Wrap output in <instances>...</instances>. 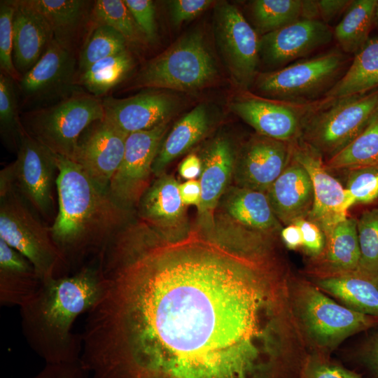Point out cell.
<instances>
[{"mask_svg":"<svg viewBox=\"0 0 378 378\" xmlns=\"http://www.w3.org/2000/svg\"><path fill=\"white\" fill-rule=\"evenodd\" d=\"M216 73L214 59L203 35L195 31L182 36L148 61L134 81L138 88L190 91L209 84Z\"/></svg>","mask_w":378,"mask_h":378,"instance_id":"7","label":"cell"},{"mask_svg":"<svg viewBox=\"0 0 378 378\" xmlns=\"http://www.w3.org/2000/svg\"><path fill=\"white\" fill-rule=\"evenodd\" d=\"M316 2L319 19L328 24L338 15L346 11L352 0H318Z\"/></svg>","mask_w":378,"mask_h":378,"instance_id":"47","label":"cell"},{"mask_svg":"<svg viewBox=\"0 0 378 378\" xmlns=\"http://www.w3.org/2000/svg\"><path fill=\"white\" fill-rule=\"evenodd\" d=\"M58 211L51 237L67 263L98 253L124 225L130 211L120 206L73 160L56 155Z\"/></svg>","mask_w":378,"mask_h":378,"instance_id":"3","label":"cell"},{"mask_svg":"<svg viewBox=\"0 0 378 378\" xmlns=\"http://www.w3.org/2000/svg\"><path fill=\"white\" fill-rule=\"evenodd\" d=\"M302 378H364L358 372L331 362L329 357L309 354Z\"/></svg>","mask_w":378,"mask_h":378,"instance_id":"41","label":"cell"},{"mask_svg":"<svg viewBox=\"0 0 378 378\" xmlns=\"http://www.w3.org/2000/svg\"><path fill=\"white\" fill-rule=\"evenodd\" d=\"M43 281L32 264L0 238V303L20 308L31 300Z\"/></svg>","mask_w":378,"mask_h":378,"instance_id":"25","label":"cell"},{"mask_svg":"<svg viewBox=\"0 0 378 378\" xmlns=\"http://www.w3.org/2000/svg\"><path fill=\"white\" fill-rule=\"evenodd\" d=\"M251 12L255 31L264 35L304 18V0H255Z\"/></svg>","mask_w":378,"mask_h":378,"instance_id":"34","label":"cell"},{"mask_svg":"<svg viewBox=\"0 0 378 378\" xmlns=\"http://www.w3.org/2000/svg\"><path fill=\"white\" fill-rule=\"evenodd\" d=\"M378 0H352L333 37L344 53L356 54L370 38Z\"/></svg>","mask_w":378,"mask_h":378,"instance_id":"31","label":"cell"},{"mask_svg":"<svg viewBox=\"0 0 378 378\" xmlns=\"http://www.w3.org/2000/svg\"><path fill=\"white\" fill-rule=\"evenodd\" d=\"M280 236L285 245L290 250L302 247V234L300 227L296 223L284 226Z\"/></svg>","mask_w":378,"mask_h":378,"instance_id":"50","label":"cell"},{"mask_svg":"<svg viewBox=\"0 0 378 378\" xmlns=\"http://www.w3.org/2000/svg\"><path fill=\"white\" fill-rule=\"evenodd\" d=\"M12 2L15 6L13 59L15 69L22 76L40 59L54 36L38 11L23 0Z\"/></svg>","mask_w":378,"mask_h":378,"instance_id":"23","label":"cell"},{"mask_svg":"<svg viewBox=\"0 0 378 378\" xmlns=\"http://www.w3.org/2000/svg\"><path fill=\"white\" fill-rule=\"evenodd\" d=\"M292 155L306 169L314 190V204L307 219L326 234L346 218L356 204L349 191L324 167L322 158L300 141L293 144Z\"/></svg>","mask_w":378,"mask_h":378,"instance_id":"15","label":"cell"},{"mask_svg":"<svg viewBox=\"0 0 378 378\" xmlns=\"http://www.w3.org/2000/svg\"><path fill=\"white\" fill-rule=\"evenodd\" d=\"M378 89V36L370 37L324 97L340 98Z\"/></svg>","mask_w":378,"mask_h":378,"instance_id":"29","label":"cell"},{"mask_svg":"<svg viewBox=\"0 0 378 378\" xmlns=\"http://www.w3.org/2000/svg\"><path fill=\"white\" fill-rule=\"evenodd\" d=\"M323 99L294 102L248 95L232 102L230 108L257 134L294 144L300 139L304 118Z\"/></svg>","mask_w":378,"mask_h":378,"instance_id":"13","label":"cell"},{"mask_svg":"<svg viewBox=\"0 0 378 378\" xmlns=\"http://www.w3.org/2000/svg\"><path fill=\"white\" fill-rule=\"evenodd\" d=\"M345 188L356 204H370L378 200V167L347 171Z\"/></svg>","mask_w":378,"mask_h":378,"instance_id":"40","label":"cell"},{"mask_svg":"<svg viewBox=\"0 0 378 378\" xmlns=\"http://www.w3.org/2000/svg\"><path fill=\"white\" fill-rule=\"evenodd\" d=\"M104 117L102 100L76 91L53 105L28 113L22 123L30 135L55 154L71 160L83 132Z\"/></svg>","mask_w":378,"mask_h":378,"instance_id":"8","label":"cell"},{"mask_svg":"<svg viewBox=\"0 0 378 378\" xmlns=\"http://www.w3.org/2000/svg\"><path fill=\"white\" fill-rule=\"evenodd\" d=\"M325 235L326 243L321 256L327 274L323 275L357 270L360 258L357 220L347 216Z\"/></svg>","mask_w":378,"mask_h":378,"instance_id":"30","label":"cell"},{"mask_svg":"<svg viewBox=\"0 0 378 378\" xmlns=\"http://www.w3.org/2000/svg\"><path fill=\"white\" fill-rule=\"evenodd\" d=\"M293 144L252 136L236 156L233 174L237 186L266 193L290 163Z\"/></svg>","mask_w":378,"mask_h":378,"instance_id":"17","label":"cell"},{"mask_svg":"<svg viewBox=\"0 0 378 378\" xmlns=\"http://www.w3.org/2000/svg\"><path fill=\"white\" fill-rule=\"evenodd\" d=\"M38 11L50 26L54 38L73 52L78 34L87 22L89 1L82 0H23Z\"/></svg>","mask_w":378,"mask_h":378,"instance_id":"27","label":"cell"},{"mask_svg":"<svg viewBox=\"0 0 378 378\" xmlns=\"http://www.w3.org/2000/svg\"><path fill=\"white\" fill-rule=\"evenodd\" d=\"M0 238L23 255L43 281L61 277L68 265L48 228L12 186H0Z\"/></svg>","mask_w":378,"mask_h":378,"instance_id":"6","label":"cell"},{"mask_svg":"<svg viewBox=\"0 0 378 378\" xmlns=\"http://www.w3.org/2000/svg\"><path fill=\"white\" fill-rule=\"evenodd\" d=\"M293 310L312 354L329 357L348 337L378 326V318L353 310L328 297L316 286L290 279Z\"/></svg>","mask_w":378,"mask_h":378,"instance_id":"4","label":"cell"},{"mask_svg":"<svg viewBox=\"0 0 378 378\" xmlns=\"http://www.w3.org/2000/svg\"><path fill=\"white\" fill-rule=\"evenodd\" d=\"M15 6L12 1L0 4V69L2 74L15 81L21 78L13 63V16Z\"/></svg>","mask_w":378,"mask_h":378,"instance_id":"39","label":"cell"},{"mask_svg":"<svg viewBox=\"0 0 378 378\" xmlns=\"http://www.w3.org/2000/svg\"><path fill=\"white\" fill-rule=\"evenodd\" d=\"M89 375L80 359L71 363H46L39 372L30 378H88Z\"/></svg>","mask_w":378,"mask_h":378,"instance_id":"46","label":"cell"},{"mask_svg":"<svg viewBox=\"0 0 378 378\" xmlns=\"http://www.w3.org/2000/svg\"><path fill=\"white\" fill-rule=\"evenodd\" d=\"M377 113L378 89L340 98L324 97L304 118L299 141L325 162L354 140Z\"/></svg>","mask_w":378,"mask_h":378,"instance_id":"5","label":"cell"},{"mask_svg":"<svg viewBox=\"0 0 378 378\" xmlns=\"http://www.w3.org/2000/svg\"><path fill=\"white\" fill-rule=\"evenodd\" d=\"M356 363L368 377L378 378V330L360 349Z\"/></svg>","mask_w":378,"mask_h":378,"instance_id":"45","label":"cell"},{"mask_svg":"<svg viewBox=\"0 0 378 378\" xmlns=\"http://www.w3.org/2000/svg\"><path fill=\"white\" fill-rule=\"evenodd\" d=\"M237 154L227 139H216L206 150L200 175L201 202L199 218L210 228L214 225V213L234 173Z\"/></svg>","mask_w":378,"mask_h":378,"instance_id":"22","label":"cell"},{"mask_svg":"<svg viewBox=\"0 0 378 378\" xmlns=\"http://www.w3.org/2000/svg\"><path fill=\"white\" fill-rule=\"evenodd\" d=\"M148 42L157 38L155 7L151 0H124Z\"/></svg>","mask_w":378,"mask_h":378,"instance_id":"42","label":"cell"},{"mask_svg":"<svg viewBox=\"0 0 378 378\" xmlns=\"http://www.w3.org/2000/svg\"><path fill=\"white\" fill-rule=\"evenodd\" d=\"M210 114L205 104H200L181 118L162 142L153 166L158 176L176 158L188 150L207 132Z\"/></svg>","mask_w":378,"mask_h":378,"instance_id":"28","label":"cell"},{"mask_svg":"<svg viewBox=\"0 0 378 378\" xmlns=\"http://www.w3.org/2000/svg\"><path fill=\"white\" fill-rule=\"evenodd\" d=\"M102 104L104 118L127 134L167 122L176 106L171 95L156 90L125 99L107 97L102 100Z\"/></svg>","mask_w":378,"mask_h":378,"instance_id":"19","label":"cell"},{"mask_svg":"<svg viewBox=\"0 0 378 378\" xmlns=\"http://www.w3.org/2000/svg\"><path fill=\"white\" fill-rule=\"evenodd\" d=\"M101 290L98 262L74 274L43 281L33 298L20 308L24 337L46 363L80 359L82 336L72 332V326L93 307Z\"/></svg>","mask_w":378,"mask_h":378,"instance_id":"2","label":"cell"},{"mask_svg":"<svg viewBox=\"0 0 378 378\" xmlns=\"http://www.w3.org/2000/svg\"><path fill=\"white\" fill-rule=\"evenodd\" d=\"M90 17L93 23L109 26L118 31L127 44L148 42L124 0H97L93 4Z\"/></svg>","mask_w":378,"mask_h":378,"instance_id":"35","label":"cell"},{"mask_svg":"<svg viewBox=\"0 0 378 378\" xmlns=\"http://www.w3.org/2000/svg\"><path fill=\"white\" fill-rule=\"evenodd\" d=\"M167 128L165 122L128 134L122 160L108 186L110 195L122 209L130 211L137 205L150 184L153 163Z\"/></svg>","mask_w":378,"mask_h":378,"instance_id":"12","label":"cell"},{"mask_svg":"<svg viewBox=\"0 0 378 378\" xmlns=\"http://www.w3.org/2000/svg\"><path fill=\"white\" fill-rule=\"evenodd\" d=\"M333 31L318 19L302 18L260 37V57L273 66L287 65L326 46Z\"/></svg>","mask_w":378,"mask_h":378,"instance_id":"18","label":"cell"},{"mask_svg":"<svg viewBox=\"0 0 378 378\" xmlns=\"http://www.w3.org/2000/svg\"><path fill=\"white\" fill-rule=\"evenodd\" d=\"M178 185L174 177L163 173L149 185L137 204L141 221L167 237L180 235L186 223Z\"/></svg>","mask_w":378,"mask_h":378,"instance_id":"20","label":"cell"},{"mask_svg":"<svg viewBox=\"0 0 378 378\" xmlns=\"http://www.w3.org/2000/svg\"><path fill=\"white\" fill-rule=\"evenodd\" d=\"M360 253L358 270L378 273V207L362 213L357 220Z\"/></svg>","mask_w":378,"mask_h":378,"instance_id":"38","label":"cell"},{"mask_svg":"<svg viewBox=\"0 0 378 378\" xmlns=\"http://www.w3.org/2000/svg\"><path fill=\"white\" fill-rule=\"evenodd\" d=\"M181 200L185 206L194 205L198 208L201 202V186L199 181L188 180L178 185Z\"/></svg>","mask_w":378,"mask_h":378,"instance_id":"48","label":"cell"},{"mask_svg":"<svg viewBox=\"0 0 378 378\" xmlns=\"http://www.w3.org/2000/svg\"><path fill=\"white\" fill-rule=\"evenodd\" d=\"M76 63L74 52L54 38L40 59L18 81L24 100L36 104L61 101L78 91L75 88Z\"/></svg>","mask_w":378,"mask_h":378,"instance_id":"14","label":"cell"},{"mask_svg":"<svg viewBox=\"0 0 378 378\" xmlns=\"http://www.w3.org/2000/svg\"><path fill=\"white\" fill-rule=\"evenodd\" d=\"M16 151V160L1 171L0 184L12 186L41 216L51 218L58 174L56 154L30 135L24 126Z\"/></svg>","mask_w":378,"mask_h":378,"instance_id":"10","label":"cell"},{"mask_svg":"<svg viewBox=\"0 0 378 378\" xmlns=\"http://www.w3.org/2000/svg\"><path fill=\"white\" fill-rule=\"evenodd\" d=\"M324 167L330 172L378 167V113L354 140L325 161Z\"/></svg>","mask_w":378,"mask_h":378,"instance_id":"32","label":"cell"},{"mask_svg":"<svg viewBox=\"0 0 378 378\" xmlns=\"http://www.w3.org/2000/svg\"><path fill=\"white\" fill-rule=\"evenodd\" d=\"M202 162L195 154L188 155L180 164L178 172L180 175L188 180H193L201 175Z\"/></svg>","mask_w":378,"mask_h":378,"instance_id":"49","label":"cell"},{"mask_svg":"<svg viewBox=\"0 0 378 378\" xmlns=\"http://www.w3.org/2000/svg\"><path fill=\"white\" fill-rule=\"evenodd\" d=\"M214 32L233 81L247 89L255 79L260 58L257 31L237 7L223 1L215 8Z\"/></svg>","mask_w":378,"mask_h":378,"instance_id":"11","label":"cell"},{"mask_svg":"<svg viewBox=\"0 0 378 378\" xmlns=\"http://www.w3.org/2000/svg\"><path fill=\"white\" fill-rule=\"evenodd\" d=\"M100 268L81 335L93 378H302L308 353L273 248L141 227Z\"/></svg>","mask_w":378,"mask_h":378,"instance_id":"1","label":"cell"},{"mask_svg":"<svg viewBox=\"0 0 378 378\" xmlns=\"http://www.w3.org/2000/svg\"><path fill=\"white\" fill-rule=\"evenodd\" d=\"M266 195L274 214L285 226L299 219L307 218L314 204V190L309 175L293 155L287 167Z\"/></svg>","mask_w":378,"mask_h":378,"instance_id":"21","label":"cell"},{"mask_svg":"<svg viewBox=\"0 0 378 378\" xmlns=\"http://www.w3.org/2000/svg\"><path fill=\"white\" fill-rule=\"evenodd\" d=\"M134 64V59L127 50L102 59L80 72L76 85L83 86L94 97L102 96L120 83Z\"/></svg>","mask_w":378,"mask_h":378,"instance_id":"33","label":"cell"},{"mask_svg":"<svg viewBox=\"0 0 378 378\" xmlns=\"http://www.w3.org/2000/svg\"><path fill=\"white\" fill-rule=\"evenodd\" d=\"M346 62L340 50L298 60L283 68L260 74L256 87L264 94L275 99L306 102L325 94L342 77Z\"/></svg>","mask_w":378,"mask_h":378,"instance_id":"9","label":"cell"},{"mask_svg":"<svg viewBox=\"0 0 378 378\" xmlns=\"http://www.w3.org/2000/svg\"><path fill=\"white\" fill-rule=\"evenodd\" d=\"M127 136L104 118L96 120L80 136L71 160L108 190L110 181L122 160Z\"/></svg>","mask_w":378,"mask_h":378,"instance_id":"16","label":"cell"},{"mask_svg":"<svg viewBox=\"0 0 378 378\" xmlns=\"http://www.w3.org/2000/svg\"><path fill=\"white\" fill-rule=\"evenodd\" d=\"M224 207L237 226L272 238L280 234L283 228L265 192L239 186L232 188Z\"/></svg>","mask_w":378,"mask_h":378,"instance_id":"26","label":"cell"},{"mask_svg":"<svg viewBox=\"0 0 378 378\" xmlns=\"http://www.w3.org/2000/svg\"><path fill=\"white\" fill-rule=\"evenodd\" d=\"M315 286L343 305L378 318V273L360 270L326 274L315 279Z\"/></svg>","mask_w":378,"mask_h":378,"instance_id":"24","label":"cell"},{"mask_svg":"<svg viewBox=\"0 0 378 378\" xmlns=\"http://www.w3.org/2000/svg\"><path fill=\"white\" fill-rule=\"evenodd\" d=\"M374 24L378 26V2H377V4L375 8V12H374Z\"/></svg>","mask_w":378,"mask_h":378,"instance_id":"51","label":"cell"},{"mask_svg":"<svg viewBox=\"0 0 378 378\" xmlns=\"http://www.w3.org/2000/svg\"><path fill=\"white\" fill-rule=\"evenodd\" d=\"M302 234V248L306 253L313 258H319L326 247V235L323 231L314 223L307 218H301L295 221Z\"/></svg>","mask_w":378,"mask_h":378,"instance_id":"44","label":"cell"},{"mask_svg":"<svg viewBox=\"0 0 378 378\" xmlns=\"http://www.w3.org/2000/svg\"><path fill=\"white\" fill-rule=\"evenodd\" d=\"M15 80L0 74V129L2 138L17 149L19 134L23 125L18 115Z\"/></svg>","mask_w":378,"mask_h":378,"instance_id":"37","label":"cell"},{"mask_svg":"<svg viewBox=\"0 0 378 378\" xmlns=\"http://www.w3.org/2000/svg\"><path fill=\"white\" fill-rule=\"evenodd\" d=\"M214 2L211 0H172L167 3L173 24L179 26L195 18Z\"/></svg>","mask_w":378,"mask_h":378,"instance_id":"43","label":"cell"},{"mask_svg":"<svg viewBox=\"0 0 378 378\" xmlns=\"http://www.w3.org/2000/svg\"><path fill=\"white\" fill-rule=\"evenodd\" d=\"M78 57L80 73L95 62L127 50L125 39L112 27L93 23Z\"/></svg>","mask_w":378,"mask_h":378,"instance_id":"36","label":"cell"}]
</instances>
